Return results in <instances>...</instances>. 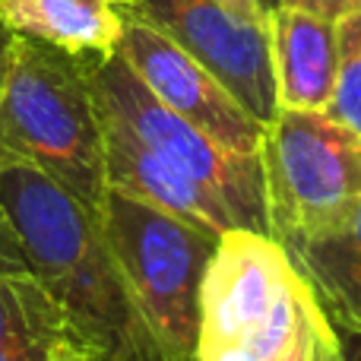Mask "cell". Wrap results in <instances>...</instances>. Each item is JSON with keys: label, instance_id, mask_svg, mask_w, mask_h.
Returning a JSON list of instances; mask_svg holds the SVG:
<instances>
[{"label": "cell", "instance_id": "6da1fadb", "mask_svg": "<svg viewBox=\"0 0 361 361\" xmlns=\"http://www.w3.org/2000/svg\"><path fill=\"white\" fill-rule=\"evenodd\" d=\"M0 203L29 273L48 288L76 339L99 361H171L137 307L99 212L32 165H0Z\"/></svg>", "mask_w": 361, "mask_h": 361}, {"label": "cell", "instance_id": "7a4b0ae2", "mask_svg": "<svg viewBox=\"0 0 361 361\" xmlns=\"http://www.w3.org/2000/svg\"><path fill=\"white\" fill-rule=\"evenodd\" d=\"M32 165L99 209L105 140L86 57L16 35L0 89V165Z\"/></svg>", "mask_w": 361, "mask_h": 361}, {"label": "cell", "instance_id": "3957f363", "mask_svg": "<svg viewBox=\"0 0 361 361\" xmlns=\"http://www.w3.org/2000/svg\"><path fill=\"white\" fill-rule=\"evenodd\" d=\"M99 225L137 307L171 361H197L200 295L222 235L108 187Z\"/></svg>", "mask_w": 361, "mask_h": 361}, {"label": "cell", "instance_id": "277c9868", "mask_svg": "<svg viewBox=\"0 0 361 361\" xmlns=\"http://www.w3.org/2000/svg\"><path fill=\"white\" fill-rule=\"evenodd\" d=\"M86 70L92 99L102 111L124 121L152 152H159L169 165L222 200L241 228L269 235L260 156H238L225 149L190 121L165 108L118 51L111 57L86 61Z\"/></svg>", "mask_w": 361, "mask_h": 361}, {"label": "cell", "instance_id": "5b68a950", "mask_svg": "<svg viewBox=\"0 0 361 361\" xmlns=\"http://www.w3.org/2000/svg\"><path fill=\"white\" fill-rule=\"evenodd\" d=\"M269 235L286 241L361 200V143L326 111L279 108L260 137Z\"/></svg>", "mask_w": 361, "mask_h": 361}, {"label": "cell", "instance_id": "8992f818", "mask_svg": "<svg viewBox=\"0 0 361 361\" xmlns=\"http://www.w3.org/2000/svg\"><path fill=\"white\" fill-rule=\"evenodd\" d=\"M133 16L149 23L200 61L238 105L260 124L279 111L267 23H250L219 0H133Z\"/></svg>", "mask_w": 361, "mask_h": 361}, {"label": "cell", "instance_id": "52a82bcc", "mask_svg": "<svg viewBox=\"0 0 361 361\" xmlns=\"http://www.w3.org/2000/svg\"><path fill=\"white\" fill-rule=\"evenodd\" d=\"M118 54L130 63V70L165 108L190 121L197 130H203L225 149L238 156H257L263 137L260 121L250 118L203 63L193 61L169 35L152 29L130 10H124V35Z\"/></svg>", "mask_w": 361, "mask_h": 361}, {"label": "cell", "instance_id": "ba28073f", "mask_svg": "<svg viewBox=\"0 0 361 361\" xmlns=\"http://www.w3.org/2000/svg\"><path fill=\"white\" fill-rule=\"evenodd\" d=\"M292 276L295 267L276 238L247 228L225 231L200 295L197 361L247 345Z\"/></svg>", "mask_w": 361, "mask_h": 361}, {"label": "cell", "instance_id": "9c48e42d", "mask_svg": "<svg viewBox=\"0 0 361 361\" xmlns=\"http://www.w3.org/2000/svg\"><path fill=\"white\" fill-rule=\"evenodd\" d=\"M99 108V105H95ZM102 140H105V180L108 187L121 193H130L137 200L159 206L184 222L197 225L212 235L241 228L231 209L219 197H212L206 187L190 180L184 171L169 165L159 152H152L124 121L102 111Z\"/></svg>", "mask_w": 361, "mask_h": 361}, {"label": "cell", "instance_id": "30bf717a", "mask_svg": "<svg viewBox=\"0 0 361 361\" xmlns=\"http://www.w3.org/2000/svg\"><path fill=\"white\" fill-rule=\"evenodd\" d=\"M267 35L279 108L324 111L339 63L336 19H326L301 6L269 4Z\"/></svg>", "mask_w": 361, "mask_h": 361}, {"label": "cell", "instance_id": "8fae6325", "mask_svg": "<svg viewBox=\"0 0 361 361\" xmlns=\"http://www.w3.org/2000/svg\"><path fill=\"white\" fill-rule=\"evenodd\" d=\"M279 244L333 326L361 339V200Z\"/></svg>", "mask_w": 361, "mask_h": 361}, {"label": "cell", "instance_id": "7c38bea8", "mask_svg": "<svg viewBox=\"0 0 361 361\" xmlns=\"http://www.w3.org/2000/svg\"><path fill=\"white\" fill-rule=\"evenodd\" d=\"M0 23L73 57H111L124 35V10L111 0H0Z\"/></svg>", "mask_w": 361, "mask_h": 361}, {"label": "cell", "instance_id": "4fadbf2b", "mask_svg": "<svg viewBox=\"0 0 361 361\" xmlns=\"http://www.w3.org/2000/svg\"><path fill=\"white\" fill-rule=\"evenodd\" d=\"M80 345L70 320L32 273L0 276V361H54Z\"/></svg>", "mask_w": 361, "mask_h": 361}, {"label": "cell", "instance_id": "5bb4252c", "mask_svg": "<svg viewBox=\"0 0 361 361\" xmlns=\"http://www.w3.org/2000/svg\"><path fill=\"white\" fill-rule=\"evenodd\" d=\"M339 29V63L330 102L324 111L361 143V0L336 19Z\"/></svg>", "mask_w": 361, "mask_h": 361}, {"label": "cell", "instance_id": "9a60e30c", "mask_svg": "<svg viewBox=\"0 0 361 361\" xmlns=\"http://www.w3.org/2000/svg\"><path fill=\"white\" fill-rule=\"evenodd\" d=\"M279 361H345V349L339 343V333L333 320L324 314L317 298H307L305 314H301V326L295 333L292 345Z\"/></svg>", "mask_w": 361, "mask_h": 361}, {"label": "cell", "instance_id": "2e32d148", "mask_svg": "<svg viewBox=\"0 0 361 361\" xmlns=\"http://www.w3.org/2000/svg\"><path fill=\"white\" fill-rule=\"evenodd\" d=\"M13 273H29V260H25L23 241H19L16 228L6 219V209L0 203V276H13Z\"/></svg>", "mask_w": 361, "mask_h": 361}, {"label": "cell", "instance_id": "e0dca14e", "mask_svg": "<svg viewBox=\"0 0 361 361\" xmlns=\"http://www.w3.org/2000/svg\"><path fill=\"white\" fill-rule=\"evenodd\" d=\"M276 4H288V6H301V10L320 13L326 19H339L345 10L352 6V0H276Z\"/></svg>", "mask_w": 361, "mask_h": 361}, {"label": "cell", "instance_id": "ac0fdd59", "mask_svg": "<svg viewBox=\"0 0 361 361\" xmlns=\"http://www.w3.org/2000/svg\"><path fill=\"white\" fill-rule=\"evenodd\" d=\"M225 10L238 13V16L250 19V23H267V0H219Z\"/></svg>", "mask_w": 361, "mask_h": 361}, {"label": "cell", "instance_id": "d6986e66", "mask_svg": "<svg viewBox=\"0 0 361 361\" xmlns=\"http://www.w3.org/2000/svg\"><path fill=\"white\" fill-rule=\"evenodd\" d=\"M13 42H16V35H13V32L6 29L4 23H0V89H4V80H6V67H10Z\"/></svg>", "mask_w": 361, "mask_h": 361}, {"label": "cell", "instance_id": "ffe728a7", "mask_svg": "<svg viewBox=\"0 0 361 361\" xmlns=\"http://www.w3.org/2000/svg\"><path fill=\"white\" fill-rule=\"evenodd\" d=\"M203 361H257L254 352L247 345H235V349H225V352H216V355L203 358Z\"/></svg>", "mask_w": 361, "mask_h": 361}, {"label": "cell", "instance_id": "44dd1931", "mask_svg": "<svg viewBox=\"0 0 361 361\" xmlns=\"http://www.w3.org/2000/svg\"><path fill=\"white\" fill-rule=\"evenodd\" d=\"M54 361H99V358H95L92 352H86L82 345H67Z\"/></svg>", "mask_w": 361, "mask_h": 361}, {"label": "cell", "instance_id": "7402d4cb", "mask_svg": "<svg viewBox=\"0 0 361 361\" xmlns=\"http://www.w3.org/2000/svg\"><path fill=\"white\" fill-rule=\"evenodd\" d=\"M345 361H361V339H358V349L352 352V358H345Z\"/></svg>", "mask_w": 361, "mask_h": 361}, {"label": "cell", "instance_id": "603a6c76", "mask_svg": "<svg viewBox=\"0 0 361 361\" xmlns=\"http://www.w3.org/2000/svg\"><path fill=\"white\" fill-rule=\"evenodd\" d=\"M111 4H118V6H130L133 0H111Z\"/></svg>", "mask_w": 361, "mask_h": 361}]
</instances>
